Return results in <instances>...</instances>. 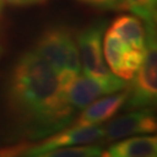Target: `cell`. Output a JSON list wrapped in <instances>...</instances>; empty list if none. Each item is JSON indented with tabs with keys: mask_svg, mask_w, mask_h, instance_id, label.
<instances>
[{
	"mask_svg": "<svg viewBox=\"0 0 157 157\" xmlns=\"http://www.w3.org/2000/svg\"><path fill=\"white\" fill-rule=\"evenodd\" d=\"M7 101L17 124L32 139L67 128L76 114L65 99L58 73L35 50L25 52L14 64Z\"/></svg>",
	"mask_w": 157,
	"mask_h": 157,
	"instance_id": "1",
	"label": "cell"
},
{
	"mask_svg": "<svg viewBox=\"0 0 157 157\" xmlns=\"http://www.w3.org/2000/svg\"><path fill=\"white\" fill-rule=\"evenodd\" d=\"M34 50L50 64L58 73L62 89L80 72V57L72 32L63 26L44 30L36 42Z\"/></svg>",
	"mask_w": 157,
	"mask_h": 157,
	"instance_id": "2",
	"label": "cell"
},
{
	"mask_svg": "<svg viewBox=\"0 0 157 157\" xmlns=\"http://www.w3.org/2000/svg\"><path fill=\"white\" fill-rule=\"evenodd\" d=\"M144 56L137 71L133 77L132 85L128 87V97L126 99L127 109L147 108L156 102L157 95V49L156 32L147 29Z\"/></svg>",
	"mask_w": 157,
	"mask_h": 157,
	"instance_id": "3",
	"label": "cell"
},
{
	"mask_svg": "<svg viewBox=\"0 0 157 157\" xmlns=\"http://www.w3.org/2000/svg\"><path fill=\"white\" fill-rule=\"evenodd\" d=\"M105 29V21H95L92 25L82 29L77 34L76 39L79 47L80 65L83 67L84 75L101 80L112 82L117 80L118 76H115L108 69L102 56L101 40Z\"/></svg>",
	"mask_w": 157,
	"mask_h": 157,
	"instance_id": "4",
	"label": "cell"
},
{
	"mask_svg": "<svg viewBox=\"0 0 157 157\" xmlns=\"http://www.w3.org/2000/svg\"><path fill=\"white\" fill-rule=\"evenodd\" d=\"M105 139V129L98 126H75L61 129L52 136L43 140L37 144L28 148L22 146L4 150L1 155H23V156H42L45 152L61 148V147L78 146L86 143H94Z\"/></svg>",
	"mask_w": 157,
	"mask_h": 157,
	"instance_id": "5",
	"label": "cell"
},
{
	"mask_svg": "<svg viewBox=\"0 0 157 157\" xmlns=\"http://www.w3.org/2000/svg\"><path fill=\"white\" fill-rule=\"evenodd\" d=\"M104 55L109 70L119 78L132 80L144 56V50H136L119 37L112 29L105 32Z\"/></svg>",
	"mask_w": 157,
	"mask_h": 157,
	"instance_id": "6",
	"label": "cell"
},
{
	"mask_svg": "<svg viewBox=\"0 0 157 157\" xmlns=\"http://www.w3.org/2000/svg\"><path fill=\"white\" fill-rule=\"evenodd\" d=\"M127 87L124 79L107 82L93 78L87 75L76 76L64 89L65 99L75 109H84L99 97L115 93Z\"/></svg>",
	"mask_w": 157,
	"mask_h": 157,
	"instance_id": "7",
	"label": "cell"
},
{
	"mask_svg": "<svg viewBox=\"0 0 157 157\" xmlns=\"http://www.w3.org/2000/svg\"><path fill=\"white\" fill-rule=\"evenodd\" d=\"M156 118L151 109L140 108V111L119 115L112 119L105 127L107 142L120 140L133 134H147L156 132Z\"/></svg>",
	"mask_w": 157,
	"mask_h": 157,
	"instance_id": "8",
	"label": "cell"
},
{
	"mask_svg": "<svg viewBox=\"0 0 157 157\" xmlns=\"http://www.w3.org/2000/svg\"><path fill=\"white\" fill-rule=\"evenodd\" d=\"M127 97H128V87L111 97H104L101 99H97V101L94 100L85 107L83 113L76 120L75 126H93V124H100L109 120L115 115V113L121 107H124Z\"/></svg>",
	"mask_w": 157,
	"mask_h": 157,
	"instance_id": "9",
	"label": "cell"
},
{
	"mask_svg": "<svg viewBox=\"0 0 157 157\" xmlns=\"http://www.w3.org/2000/svg\"><path fill=\"white\" fill-rule=\"evenodd\" d=\"M156 155V136H136L119 141L101 154V156L107 157H152Z\"/></svg>",
	"mask_w": 157,
	"mask_h": 157,
	"instance_id": "10",
	"label": "cell"
},
{
	"mask_svg": "<svg viewBox=\"0 0 157 157\" xmlns=\"http://www.w3.org/2000/svg\"><path fill=\"white\" fill-rule=\"evenodd\" d=\"M109 29H112L133 49L144 50L147 33L140 17L129 14H120L113 20Z\"/></svg>",
	"mask_w": 157,
	"mask_h": 157,
	"instance_id": "11",
	"label": "cell"
},
{
	"mask_svg": "<svg viewBox=\"0 0 157 157\" xmlns=\"http://www.w3.org/2000/svg\"><path fill=\"white\" fill-rule=\"evenodd\" d=\"M124 8L134 13L146 23L147 29H154L156 26V0H124Z\"/></svg>",
	"mask_w": 157,
	"mask_h": 157,
	"instance_id": "12",
	"label": "cell"
},
{
	"mask_svg": "<svg viewBox=\"0 0 157 157\" xmlns=\"http://www.w3.org/2000/svg\"><path fill=\"white\" fill-rule=\"evenodd\" d=\"M102 149L100 146L86 147H61L45 152L42 157H94L101 156Z\"/></svg>",
	"mask_w": 157,
	"mask_h": 157,
	"instance_id": "13",
	"label": "cell"
},
{
	"mask_svg": "<svg viewBox=\"0 0 157 157\" xmlns=\"http://www.w3.org/2000/svg\"><path fill=\"white\" fill-rule=\"evenodd\" d=\"M77 1L99 11H126L124 0H77Z\"/></svg>",
	"mask_w": 157,
	"mask_h": 157,
	"instance_id": "14",
	"label": "cell"
},
{
	"mask_svg": "<svg viewBox=\"0 0 157 157\" xmlns=\"http://www.w3.org/2000/svg\"><path fill=\"white\" fill-rule=\"evenodd\" d=\"M8 5L15 6V7H27V6L42 5L45 4L48 0H4Z\"/></svg>",
	"mask_w": 157,
	"mask_h": 157,
	"instance_id": "15",
	"label": "cell"
},
{
	"mask_svg": "<svg viewBox=\"0 0 157 157\" xmlns=\"http://www.w3.org/2000/svg\"><path fill=\"white\" fill-rule=\"evenodd\" d=\"M2 11H4V1L0 0V17L2 15Z\"/></svg>",
	"mask_w": 157,
	"mask_h": 157,
	"instance_id": "16",
	"label": "cell"
},
{
	"mask_svg": "<svg viewBox=\"0 0 157 157\" xmlns=\"http://www.w3.org/2000/svg\"><path fill=\"white\" fill-rule=\"evenodd\" d=\"M2 51H4V47H2V41L0 39V57L2 55Z\"/></svg>",
	"mask_w": 157,
	"mask_h": 157,
	"instance_id": "17",
	"label": "cell"
}]
</instances>
